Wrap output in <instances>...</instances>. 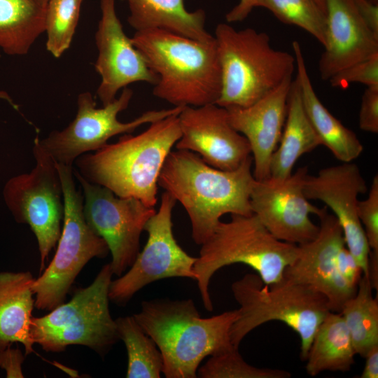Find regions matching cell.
<instances>
[{"label": "cell", "instance_id": "27", "mask_svg": "<svg viewBox=\"0 0 378 378\" xmlns=\"http://www.w3.org/2000/svg\"><path fill=\"white\" fill-rule=\"evenodd\" d=\"M369 279L363 274L356 292L343 305L341 312L356 354L365 357L378 344V298L372 295Z\"/></svg>", "mask_w": 378, "mask_h": 378}, {"label": "cell", "instance_id": "41", "mask_svg": "<svg viewBox=\"0 0 378 378\" xmlns=\"http://www.w3.org/2000/svg\"><path fill=\"white\" fill-rule=\"evenodd\" d=\"M320 8L326 13L325 0H314Z\"/></svg>", "mask_w": 378, "mask_h": 378}, {"label": "cell", "instance_id": "10", "mask_svg": "<svg viewBox=\"0 0 378 378\" xmlns=\"http://www.w3.org/2000/svg\"><path fill=\"white\" fill-rule=\"evenodd\" d=\"M32 153L34 168L9 178L3 188V197L14 219L27 224L34 232L41 273L61 234L64 196L56 162L42 147L38 136L34 139Z\"/></svg>", "mask_w": 378, "mask_h": 378}, {"label": "cell", "instance_id": "3", "mask_svg": "<svg viewBox=\"0 0 378 378\" xmlns=\"http://www.w3.org/2000/svg\"><path fill=\"white\" fill-rule=\"evenodd\" d=\"M238 309L202 318L192 300L144 301L133 315L161 352L167 378H195L206 357L234 346L230 330Z\"/></svg>", "mask_w": 378, "mask_h": 378}, {"label": "cell", "instance_id": "32", "mask_svg": "<svg viewBox=\"0 0 378 378\" xmlns=\"http://www.w3.org/2000/svg\"><path fill=\"white\" fill-rule=\"evenodd\" d=\"M328 81L332 87L341 89L353 83L378 87V54L342 69Z\"/></svg>", "mask_w": 378, "mask_h": 378}, {"label": "cell", "instance_id": "24", "mask_svg": "<svg viewBox=\"0 0 378 378\" xmlns=\"http://www.w3.org/2000/svg\"><path fill=\"white\" fill-rule=\"evenodd\" d=\"M278 145L270 166V176L276 178L288 177L301 156L321 145L305 112L296 78L291 83L286 118Z\"/></svg>", "mask_w": 378, "mask_h": 378}, {"label": "cell", "instance_id": "43", "mask_svg": "<svg viewBox=\"0 0 378 378\" xmlns=\"http://www.w3.org/2000/svg\"><path fill=\"white\" fill-rule=\"evenodd\" d=\"M370 1H371L372 2H374V3H378V0H370Z\"/></svg>", "mask_w": 378, "mask_h": 378}, {"label": "cell", "instance_id": "23", "mask_svg": "<svg viewBox=\"0 0 378 378\" xmlns=\"http://www.w3.org/2000/svg\"><path fill=\"white\" fill-rule=\"evenodd\" d=\"M127 22L136 31L158 29L190 38L207 41L214 38L205 29L206 13L188 11L184 0H127Z\"/></svg>", "mask_w": 378, "mask_h": 378}, {"label": "cell", "instance_id": "1", "mask_svg": "<svg viewBox=\"0 0 378 378\" xmlns=\"http://www.w3.org/2000/svg\"><path fill=\"white\" fill-rule=\"evenodd\" d=\"M252 166L251 155L236 169L227 171L208 164L190 150L169 153L158 186L185 209L197 244L209 239L223 215L253 214L250 195L255 179Z\"/></svg>", "mask_w": 378, "mask_h": 378}, {"label": "cell", "instance_id": "30", "mask_svg": "<svg viewBox=\"0 0 378 378\" xmlns=\"http://www.w3.org/2000/svg\"><path fill=\"white\" fill-rule=\"evenodd\" d=\"M83 0H48L45 18L46 49L60 57L70 47Z\"/></svg>", "mask_w": 378, "mask_h": 378}, {"label": "cell", "instance_id": "5", "mask_svg": "<svg viewBox=\"0 0 378 378\" xmlns=\"http://www.w3.org/2000/svg\"><path fill=\"white\" fill-rule=\"evenodd\" d=\"M214 38L221 70L216 104L221 107L249 106L293 76L294 55L274 49L265 32L220 23Z\"/></svg>", "mask_w": 378, "mask_h": 378}, {"label": "cell", "instance_id": "21", "mask_svg": "<svg viewBox=\"0 0 378 378\" xmlns=\"http://www.w3.org/2000/svg\"><path fill=\"white\" fill-rule=\"evenodd\" d=\"M302 101L307 117L321 145L326 146L342 162H351L363 151L356 134L345 127L322 104L311 82L301 46L292 43Z\"/></svg>", "mask_w": 378, "mask_h": 378}, {"label": "cell", "instance_id": "37", "mask_svg": "<svg viewBox=\"0 0 378 378\" xmlns=\"http://www.w3.org/2000/svg\"><path fill=\"white\" fill-rule=\"evenodd\" d=\"M354 1L365 24L378 37V3L370 0Z\"/></svg>", "mask_w": 378, "mask_h": 378}, {"label": "cell", "instance_id": "40", "mask_svg": "<svg viewBox=\"0 0 378 378\" xmlns=\"http://www.w3.org/2000/svg\"><path fill=\"white\" fill-rule=\"evenodd\" d=\"M0 98L5 99L6 100L8 101L14 108H16V105L13 104L11 99L6 92L0 91Z\"/></svg>", "mask_w": 378, "mask_h": 378}, {"label": "cell", "instance_id": "26", "mask_svg": "<svg viewBox=\"0 0 378 378\" xmlns=\"http://www.w3.org/2000/svg\"><path fill=\"white\" fill-rule=\"evenodd\" d=\"M46 5L38 0H0V49L24 55L45 32Z\"/></svg>", "mask_w": 378, "mask_h": 378}, {"label": "cell", "instance_id": "13", "mask_svg": "<svg viewBox=\"0 0 378 378\" xmlns=\"http://www.w3.org/2000/svg\"><path fill=\"white\" fill-rule=\"evenodd\" d=\"M83 195V214L92 230L106 242L113 274L121 276L139 252L140 237L155 213L133 197H120L107 188L90 183L74 169Z\"/></svg>", "mask_w": 378, "mask_h": 378}, {"label": "cell", "instance_id": "20", "mask_svg": "<svg viewBox=\"0 0 378 378\" xmlns=\"http://www.w3.org/2000/svg\"><path fill=\"white\" fill-rule=\"evenodd\" d=\"M324 51L321 78L328 80L342 69L378 54V37L361 18L354 0H325Z\"/></svg>", "mask_w": 378, "mask_h": 378}, {"label": "cell", "instance_id": "31", "mask_svg": "<svg viewBox=\"0 0 378 378\" xmlns=\"http://www.w3.org/2000/svg\"><path fill=\"white\" fill-rule=\"evenodd\" d=\"M232 346L223 352L210 356L198 370L202 378H290L291 374L285 370L257 368L246 363Z\"/></svg>", "mask_w": 378, "mask_h": 378}, {"label": "cell", "instance_id": "2", "mask_svg": "<svg viewBox=\"0 0 378 378\" xmlns=\"http://www.w3.org/2000/svg\"><path fill=\"white\" fill-rule=\"evenodd\" d=\"M181 134L178 114L167 116L136 135L124 134L115 143L80 155L76 170L118 197L155 207L160 172Z\"/></svg>", "mask_w": 378, "mask_h": 378}, {"label": "cell", "instance_id": "36", "mask_svg": "<svg viewBox=\"0 0 378 378\" xmlns=\"http://www.w3.org/2000/svg\"><path fill=\"white\" fill-rule=\"evenodd\" d=\"M24 357L18 349L8 346L0 351V367L6 371L7 377H23L22 363Z\"/></svg>", "mask_w": 378, "mask_h": 378}, {"label": "cell", "instance_id": "12", "mask_svg": "<svg viewBox=\"0 0 378 378\" xmlns=\"http://www.w3.org/2000/svg\"><path fill=\"white\" fill-rule=\"evenodd\" d=\"M176 203L168 192L162 193L158 210L144 227L148 233L145 246L130 270L111 281L108 298L114 303L126 304L136 292L155 281L169 277L196 279L194 265L197 258L179 246L173 233L172 211Z\"/></svg>", "mask_w": 378, "mask_h": 378}, {"label": "cell", "instance_id": "42", "mask_svg": "<svg viewBox=\"0 0 378 378\" xmlns=\"http://www.w3.org/2000/svg\"><path fill=\"white\" fill-rule=\"evenodd\" d=\"M38 1H40L42 4L45 5H47V3L48 1V0H38Z\"/></svg>", "mask_w": 378, "mask_h": 378}, {"label": "cell", "instance_id": "7", "mask_svg": "<svg viewBox=\"0 0 378 378\" xmlns=\"http://www.w3.org/2000/svg\"><path fill=\"white\" fill-rule=\"evenodd\" d=\"M239 304L230 330L232 344L239 348L255 328L272 321L284 323L300 339V358L305 360L314 335L330 312L327 299L312 288L283 278L265 284L258 274H246L231 286Z\"/></svg>", "mask_w": 378, "mask_h": 378}, {"label": "cell", "instance_id": "11", "mask_svg": "<svg viewBox=\"0 0 378 378\" xmlns=\"http://www.w3.org/2000/svg\"><path fill=\"white\" fill-rule=\"evenodd\" d=\"M132 96V90L127 87L113 101L96 108L90 92L80 93L75 118L62 130L52 131L46 137L39 139L41 145L56 162L73 166L78 157L97 150L111 137L130 134L143 125L179 114L184 107L149 110L130 122H121L118 115L128 107Z\"/></svg>", "mask_w": 378, "mask_h": 378}, {"label": "cell", "instance_id": "25", "mask_svg": "<svg viewBox=\"0 0 378 378\" xmlns=\"http://www.w3.org/2000/svg\"><path fill=\"white\" fill-rule=\"evenodd\" d=\"M356 351L340 313L330 312L318 327L306 358L307 373L315 377L324 371L347 372Z\"/></svg>", "mask_w": 378, "mask_h": 378}, {"label": "cell", "instance_id": "16", "mask_svg": "<svg viewBox=\"0 0 378 378\" xmlns=\"http://www.w3.org/2000/svg\"><path fill=\"white\" fill-rule=\"evenodd\" d=\"M367 189L359 167L353 162L323 168L314 176L308 174L304 183L306 197L323 202L332 211L346 247L368 277L370 248L358 215V196Z\"/></svg>", "mask_w": 378, "mask_h": 378}, {"label": "cell", "instance_id": "14", "mask_svg": "<svg viewBox=\"0 0 378 378\" xmlns=\"http://www.w3.org/2000/svg\"><path fill=\"white\" fill-rule=\"evenodd\" d=\"M307 174V167H302L285 178L255 180L250 195L251 211L280 241L300 245L318 234L319 226L310 215L318 216L322 208L312 204L305 195Z\"/></svg>", "mask_w": 378, "mask_h": 378}, {"label": "cell", "instance_id": "9", "mask_svg": "<svg viewBox=\"0 0 378 378\" xmlns=\"http://www.w3.org/2000/svg\"><path fill=\"white\" fill-rule=\"evenodd\" d=\"M64 196L62 232L55 255L34 280V307L50 311L63 303L75 279L92 258H105L109 249L104 239L87 223L83 195L76 187L73 166L56 162Z\"/></svg>", "mask_w": 378, "mask_h": 378}, {"label": "cell", "instance_id": "22", "mask_svg": "<svg viewBox=\"0 0 378 378\" xmlns=\"http://www.w3.org/2000/svg\"><path fill=\"white\" fill-rule=\"evenodd\" d=\"M34 280L29 272H0V351L14 342L21 343L26 354L34 351L30 326Z\"/></svg>", "mask_w": 378, "mask_h": 378}, {"label": "cell", "instance_id": "8", "mask_svg": "<svg viewBox=\"0 0 378 378\" xmlns=\"http://www.w3.org/2000/svg\"><path fill=\"white\" fill-rule=\"evenodd\" d=\"M113 274L109 263L102 267L87 287L76 290L71 299L41 317H32V342L51 353L70 345L87 346L101 356L119 340L115 320L109 311L108 290Z\"/></svg>", "mask_w": 378, "mask_h": 378}, {"label": "cell", "instance_id": "4", "mask_svg": "<svg viewBox=\"0 0 378 378\" xmlns=\"http://www.w3.org/2000/svg\"><path fill=\"white\" fill-rule=\"evenodd\" d=\"M131 38L158 78L155 97L174 106L216 103L221 70L214 37L202 41L153 29L135 31Z\"/></svg>", "mask_w": 378, "mask_h": 378}, {"label": "cell", "instance_id": "15", "mask_svg": "<svg viewBox=\"0 0 378 378\" xmlns=\"http://www.w3.org/2000/svg\"><path fill=\"white\" fill-rule=\"evenodd\" d=\"M319 230L312 241L298 245L294 260L286 267L284 279L308 286L326 297L330 312L340 313L356 292L339 273L337 256L345 246L342 229L325 206L317 216Z\"/></svg>", "mask_w": 378, "mask_h": 378}, {"label": "cell", "instance_id": "18", "mask_svg": "<svg viewBox=\"0 0 378 378\" xmlns=\"http://www.w3.org/2000/svg\"><path fill=\"white\" fill-rule=\"evenodd\" d=\"M178 119L181 134L176 149L195 153L208 164L227 171L251 155L247 139L231 125L226 108L216 104L184 106Z\"/></svg>", "mask_w": 378, "mask_h": 378}, {"label": "cell", "instance_id": "38", "mask_svg": "<svg viewBox=\"0 0 378 378\" xmlns=\"http://www.w3.org/2000/svg\"><path fill=\"white\" fill-rule=\"evenodd\" d=\"M255 0H239L225 15L229 23L244 20L255 8Z\"/></svg>", "mask_w": 378, "mask_h": 378}, {"label": "cell", "instance_id": "34", "mask_svg": "<svg viewBox=\"0 0 378 378\" xmlns=\"http://www.w3.org/2000/svg\"><path fill=\"white\" fill-rule=\"evenodd\" d=\"M358 125L363 131L378 133V87L365 89L361 99Z\"/></svg>", "mask_w": 378, "mask_h": 378}, {"label": "cell", "instance_id": "28", "mask_svg": "<svg viewBox=\"0 0 378 378\" xmlns=\"http://www.w3.org/2000/svg\"><path fill=\"white\" fill-rule=\"evenodd\" d=\"M119 339L127 353L128 378H159L163 369L160 351L133 316L115 319Z\"/></svg>", "mask_w": 378, "mask_h": 378}, {"label": "cell", "instance_id": "19", "mask_svg": "<svg viewBox=\"0 0 378 378\" xmlns=\"http://www.w3.org/2000/svg\"><path fill=\"white\" fill-rule=\"evenodd\" d=\"M292 81V76L288 77L249 106L226 108L230 123L250 145L255 180L270 176V161L284 129Z\"/></svg>", "mask_w": 378, "mask_h": 378}, {"label": "cell", "instance_id": "6", "mask_svg": "<svg viewBox=\"0 0 378 378\" xmlns=\"http://www.w3.org/2000/svg\"><path fill=\"white\" fill-rule=\"evenodd\" d=\"M298 245L273 237L258 217L231 215L229 221H220L209 239L201 244L194 272L204 307L213 311L209 292L211 279L220 268L242 263L253 269L267 285L284 278V272L295 259Z\"/></svg>", "mask_w": 378, "mask_h": 378}, {"label": "cell", "instance_id": "35", "mask_svg": "<svg viewBox=\"0 0 378 378\" xmlns=\"http://www.w3.org/2000/svg\"><path fill=\"white\" fill-rule=\"evenodd\" d=\"M337 268L340 275L351 286L357 287L362 270L346 246L337 256Z\"/></svg>", "mask_w": 378, "mask_h": 378}, {"label": "cell", "instance_id": "17", "mask_svg": "<svg viewBox=\"0 0 378 378\" xmlns=\"http://www.w3.org/2000/svg\"><path fill=\"white\" fill-rule=\"evenodd\" d=\"M100 8L94 67L101 76L97 96L104 106L113 101L117 93L129 85L145 82L154 85L158 78L125 34L116 13L115 0H100Z\"/></svg>", "mask_w": 378, "mask_h": 378}, {"label": "cell", "instance_id": "39", "mask_svg": "<svg viewBox=\"0 0 378 378\" xmlns=\"http://www.w3.org/2000/svg\"><path fill=\"white\" fill-rule=\"evenodd\" d=\"M365 366L360 378L378 377V344L374 346L364 357Z\"/></svg>", "mask_w": 378, "mask_h": 378}, {"label": "cell", "instance_id": "33", "mask_svg": "<svg viewBox=\"0 0 378 378\" xmlns=\"http://www.w3.org/2000/svg\"><path fill=\"white\" fill-rule=\"evenodd\" d=\"M358 215L370 251L378 253V176L372 181L368 195L359 200Z\"/></svg>", "mask_w": 378, "mask_h": 378}, {"label": "cell", "instance_id": "29", "mask_svg": "<svg viewBox=\"0 0 378 378\" xmlns=\"http://www.w3.org/2000/svg\"><path fill=\"white\" fill-rule=\"evenodd\" d=\"M255 7L267 9L279 21L300 27L324 45L326 13L314 0H255Z\"/></svg>", "mask_w": 378, "mask_h": 378}]
</instances>
